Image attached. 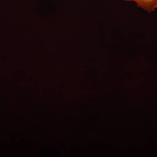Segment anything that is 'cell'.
Returning <instances> with one entry per match:
<instances>
[{
    "instance_id": "1",
    "label": "cell",
    "mask_w": 157,
    "mask_h": 157,
    "mask_svg": "<svg viewBox=\"0 0 157 157\" xmlns=\"http://www.w3.org/2000/svg\"><path fill=\"white\" fill-rule=\"evenodd\" d=\"M127 2H135L137 6L148 12L155 11L157 8V0H125Z\"/></svg>"
}]
</instances>
